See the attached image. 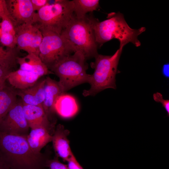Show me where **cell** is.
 <instances>
[{
  "label": "cell",
  "instance_id": "1",
  "mask_svg": "<svg viewBox=\"0 0 169 169\" xmlns=\"http://www.w3.org/2000/svg\"><path fill=\"white\" fill-rule=\"evenodd\" d=\"M27 136L0 131V155L10 169H44L48 159L32 151Z\"/></svg>",
  "mask_w": 169,
  "mask_h": 169
},
{
  "label": "cell",
  "instance_id": "2",
  "mask_svg": "<svg viewBox=\"0 0 169 169\" xmlns=\"http://www.w3.org/2000/svg\"><path fill=\"white\" fill-rule=\"evenodd\" d=\"M107 18L102 21L95 18L93 20V29L98 47H101L104 43L114 38L118 40L120 46H124L129 43L137 47L141 45L138 37L145 31V27L131 28L126 22L123 14L120 12L109 13Z\"/></svg>",
  "mask_w": 169,
  "mask_h": 169
},
{
  "label": "cell",
  "instance_id": "3",
  "mask_svg": "<svg viewBox=\"0 0 169 169\" xmlns=\"http://www.w3.org/2000/svg\"><path fill=\"white\" fill-rule=\"evenodd\" d=\"M94 17L86 15L78 18L74 14L61 34L69 42L75 52H81L87 60L98 54L93 27Z\"/></svg>",
  "mask_w": 169,
  "mask_h": 169
},
{
  "label": "cell",
  "instance_id": "4",
  "mask_svg": "<svg viewBox=\"0 0 169 169\" xmlns=\"http://www.w3.org/2000/svg\"><path fill=\"white\" fill-rule=\"evenodd\" d=\"M124 47L120 46L119 48L112 55L98 54L95 56V62L91 64L94 71L91 74L88 83L90 87L83 91L82 94L84 96H94L108 88L116 89L115 77L120 72L117 67Z\"/></svg>",
  "mask_w": 169,
  "mask_h": 169
},
{
  "label": "cell",
  "instance_id": "5",
  "mask_svg": "<svg viewBox=\"0 0 169 169\" xmlns=\"http://www.w3.org/2000/svg\"><path fill=\"white\" fill-rule=\"evenodd\" d=\"M83 54L77 51L60 60L49 69L59 78L65 93L79 85L89 83L91 74L86 73L88 64Z\"/></svg>",
  "mask_w": 169,
  "mask_h": 169
},
{
  "label": "cell",
  "instance_id": "6",
  "mask_svg": "<svg viewBox=\"0 0 169 169\" xmlns=\"http://www.w3.org/2000/svg\"><path fill=\"white\" fill-rule=\"evenodd\" d=\"M74 13L72 1L56 0L49 3L36 12L33 22L39 28L61 34Z\"/></svg>",
  "mask_w": 169,
  "mask_h": 169
},
{
  "label": "cell",
  "instance_id": "7",
  "mask_svg": "<svg viewBox=\"0 0 169 169\" xmlns=\"http://www.w3.org/2000/svg\"><path fill=\"white\" fill-rule=\"evenodd\" d=\"M39 29L43 39L38 55L49 69L61 59L75 52L70 44L61 34Z\"/></svg>",
  "mask_w": 169,
  "mask_h": 169
},
{
  "label": "cell",
  "instance_id": "8",
  "mask_svg": "<svg viewBox=\"0 0 169 169\" xmlns=\"http://www.w3.org/2000/svg\"><path fill=\"white\" fill-rule=\"evenodd\" d=\"M15 29L18 49L23 50L28 54L38 55L43 39L39 26L34 23H23L16 25Z\"/></svg>",
  "mask_w": 169,
  "mask_h": 169
},
{
  "label": "cell",
  "instance_id": "9",
  "mask_svg": "<svg viewBox=\"0 0 169 169\" xmlns=\"http://www.w3.org/2000/svg\"><path fill=\"white\" fill-rule=\"evenodd\" d=\"M29 128L24 114L22 102L17 101L0 124V131L9 134L27 136Z\"/></svg>",
  "mask_w": 169,
  "mask_h": 169
},
{
  "label": "cell",
  "instance_id": "10",
  "mask_svg": "<svg viewBox=\"0 0 169 169\" xmlns=\"http://www.w3.org/2000/svg\"><path fill=\"white\" fill-rule=\"evenodd\" d=\"M9 15L16 25L23 23H33L35 13L31 0H6Z\"/></svg>",
  "mask_w": 169,
  "mask_h": 169
},
{
  "label": "cell",
  "instance_id": "11",
  "mask_svg": "<svg viewBox=\"0 0 169 169\" xmlns=\"http://www.w3.org/2000/svg\"><path fill=\"white\" fill-rule=\"evenodd\" d=\"M44 90L45 98L42 106L49 120L53 125L52 120L55 112L54 103L59 96L65 93L59 81L49 77L45 79Z\"/></svg>",
  "mask_w": 169,
  "mask_h": 169
},
{
  "label": "cell",
  "instance_id": "12",
  "mask_svg": "<svg viewBox=\"0 0 169 169\" xmlns=\"http://www.w3.org/2000/svg\"><path fill=\"white\" fill-rule=\"evenodd\" d=\"M69 132L62 125H59L52 135V141L55 152L58 156L67 161L74 156L68 138Z\"/></svg>",
  "mask_w": 169,
  "mask_h": 169
},
{
  "label": "cell",
  "instance_id": "13",
  "mask_svg": "<svg viewBox=\"0 0 169 169\" xmlns=\"http://www.w3.org/2000/svg\"><path fill=\"white\" fill-rule=\"evenodd\" d=\"M22 103L24 114L29 127L32 129L44 127L50 132L53 125L49 120L43 107Z\"/></svg>",
  "mask_w": 169,
  "mask_h": 169
},
{
  "label": "cell",
  "instance_id": "14",
  "mask_svg": "<svg viewBox=\"0 0 169 169\" xmlns=\"http://www.w3.org/2000/svg\"><path fill=\"white\" fill-rule=\"evenodd\" d=\"M45 79L38 81L34 85L23 90L16 91L22 102L30 105L42 106L45 98Z\"/></svg>",
  "mask_w": 169,
  "mask_h": 169
},
{
  "label": "cell",
  "instance_id": "15",
  "mask_svg": "<svg viewBox=\"0 0 169 169\" xmlns=\"http://www.w3.org/2000/svg\"><path fill=\"white\" fill-rule=\"evenodd\" d=\"M40 77L32 72L19 69L9 72L7 75V80L13 87L21 90L33 86Z\"/></svg>",
  "mask_w": 169,
  "mask_h": 169
},
{
  "label": "cell",
  "instance_id": "16",
  "mask_svg": "<svg viewBox=\"0 0 169 169\" xmlns=\"http://www.w3.org/2000/svg\"><path fill=\"white\" fill-rule=\"evenodd\" d=\"M16 61L17 63L19 65L20 69L32 72L40 77L50 74H53L37 54H28L23 57L18 56Z\"/></svg>",
  "mask_w": 169,
  "mask_h": 169
},
{
  "label": "cell",
  "instance_id": "17",
  "mask_svg": "<svg viewBox=\"0 0 169 169\" xmlns=\"http://www.w3.org/2000/svg\"><path fill=\"white\" fill-rule=\"evenodd\" d=\"M52 134L47 129L41 127L31 129L27 136V139L32 151L40 154L42 148L52 141Z\"/></svg>",
  "mask_w": 169,
  "mask_h": 169
},
{
  "label": "cell",
  "instance_id": "18",
  "mask_svg": "<svg viewBox=\"0 0 169 169\" xmlns=\"http://www.w3.org/2000/svg\"><path fill=\"white\" fill-rule=\"evenodd\" d=\"M54 108L55 112L64 118L73 116L79 110L78 105L75 98L65 93L58 97L54 103Z\"/></svg>",
  "mask_w": 169,
  "mask_h": 169
},
{
  "label": "cell",
  "instance_id": "19",
  "mask_svg": "<svg viewBox=\"0 0 169 169\" xmlns=\"http://www.w3.org/2000/svg\"><path fill=\"white\" fill-rule=\"evenodd\" d=\"M17 96L16 91L7 86L0 91V124L17 102Z\"/></svg>",
  "mask_w": 169,
  "mask_h": 169
},
{
  "label": "cell",
  "instance_id": "20",
  "mask_svg": "<svg viewBox=\"0 0 169 169\" xmlns=\"http://www.w3.org/2000/svg\"><path fill=\"white\" fill-rule=\"evenodd\" d=\"M74 14L77 17L85 16L87 13L96 10L99 7L98 0H73Z\"/></svg>",
  "mask_w": 169,
  "mask_h": 169
},
{
  "label": "cell",
  "instance_id": "21",
  "mask_svg": "<svg viewBox=\"0 0 169 169\" xmlns=\"http://www.w3.org/2000/svg\"><path fill=\"white\" fill-rule=\"evenodd\" d=\"M4 49L0 46V66L10 70L17 63V49Z\"/></svg>",
  "mask_w": 169,
  "mask_h": 169
},
{
  "label": "cell",
  "instance_id": "22",
  "mask_svg": "<svg viewBox=\"0 0 169 169\" xmlns=\"http://www.w3.org/2000/svg\"><path fill=\"white\" fill-rule=\"evenodd\" d=\"M0 23V33H10L16 35L15 27L16 24L10 15L2 16Z\"/></svg>",
  "mask_w": 169,
  "mask_h": 169
},
{
  "label": "cell",
  "instance_id": "23",
  "mask_svg": "<svg viewBox=\"0 0 169 169\" xmlns=\"http://www.w3.org/2000/svg\"><path fill=\"white\" fill-rule=\"evenodd\" d=\"M0 42L8 49H13L17 48L16 36L11 33H0Z\"/></svg>",
  "mask_w": 169,
  "mask_h": 169
},
{
  "label": "cell",
  "instance_id": "24",
  "mask_svg": "<svg viewBox=\"0 0 169 169\" xmlns=\"http://www.w3.org/2000/svg\"><path fill=\"white\" fill-rule=\"evenodd\" d=\"M46 167L49 169H69L67 165L61 162L57 157L48 160L46 163Z\"/></svg>",
  "mask_w": 169,
  "mask_h": 169
},
{
  "label": "cell",
  "instance_id": "25",
  "mask_svg": "<svg viewBox=\"0 0 169 169\" xmlns=\"http://www.w3.org/2000/svg\"><path fill=\"white\" fill-rule=\"evenodd\" d=\"M154 100L156 102L160 103L162 104L167 114V116H169V100H165L163 98L162 95L159 92L154 93L153 95Z\"/></svg>",
  "mask_w": 169,
  "mask_h": 169
},
{
  "label": "cell",
  "instance_id": "26",
  "mask_svg": "<svg viewBox=\"0 0 169 169\" xmlns=\"http://www.w3.org/2000/svg\"><path fill=\"white\" fill-rule=\"evenodd\" d=\"M10 70L0 66V91L6 86L7 76Z\"/></svg>",
  "mask_w": 169,
  "mask_h": 169
},
{
  "label": "cell",
  "instance_id": "27",
  "mask_svg": "<svg viewBox=\"0 0 169 169\" xmlns=\"http://www.w3.org/2000/svg\"><path fill=\"white\" fill-rule=\"evenodd\" d=\"M33 9L35 12L49 3L48 0H31Z\"/></svg>",
  "mask_w": 169,
  "mask_h": 169
},
{
  "label": "cell",
  "instance_id": "28",
  "mask_svg": "<svg viewBox=\"0 0 169 169\" xmlns=\"http://www.w3.org/2000/svg\"><path fill=\"white\" fill-rule=\"evenodd\" d=\"M67 165L69 169H83L76 159L74 156H73L68 161Z\"/></svg>",
  "mask_w": 169,
  "mask_h": 169
},
{
  "label": "cell",
  "instance_id": "29",
  "mask_svg": "<svg viewBox=\"0 0 169 169\" xmlns=\"http://www.w3.org/2000/svg\"><path fill=\"white\" fill-rule=\"evenodd\" d=\"M6 0H0V18L4 16H9Z\"/></svg>",
  "mask_w": 169,
  "mask_h": 169
},
{
  "label": "cell",
  "instance_id": "30",
  "mask_svg": "<svg viewBox=\"0 0 169 169\" xmlns=\"http://www.w3.org/2000/svg\"><path fill=\"white\" fill-rule=\"evenodd\" d=\"M0 169H10L0 155Z\"/></svg>",
  "mask_w": 169,
  "mask_h": 169
},
{
  "label": "cell",
  "instance_id": "31",
  "mask_svg": "<svg viewBox=\"0 0 169 169\" xmlns=\"http://www.w3.org/2000/svg\"><path fill=\"white\" fill-rule=\"evenodd\" d=\"M162 73L164 76L167 78H169V64H164L162 67Z\"/></svg>",
  "mask_w": 169,
  "mask_h": 169
},
{
  "label": "cell",
  "instance_id": "32",
  "mask_svg": "<svg viewBox=\"0 0 169 169\" xmlns=\"http://www.w3.org/2000/svg\"></svg>",
  "mask_w": 169,
  "mask_h": 169
}]
</instances>
